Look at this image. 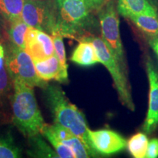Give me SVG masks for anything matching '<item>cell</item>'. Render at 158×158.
<instances>
[{"label":"cell","instance_id":"14","mask_svg":"<svg viewBox=\"0 0 158 158\" xmlns=\"http://www.w3.org/2000/svg\"><path fill=\"white\" fill-rule=\"evenodd\" d=\"M29 26L22 19L7 22L6 24V40L5 43H8L13 46L25 48V38Z\"/></svg>","mask_w":158,"mask_h":158},{"label":"cell","instance_id":"23","mask_svg":"<svg viewBox=\"0 0 158 158\" xmlns=\"http://www.w3.org/2000/svg\"><path fill=\"white\" fill-rule=\"evenodd\" d=\"M21 149L15 144L11 133H0V158L21 157Z\"/></svg>","mask_w":158,"mask_h":158},{"label":"cell","instance_id":"17","mask_svg":"<svg viewBox=\"0 0 158 158\" xmlns=\"http://www.w3.org/2000/svg\"><path fill=\"white\" fill-rule=\"evenodd\" d=\"M29 141V149L28 154L34 157H51L59 158L56 151L45 143L40 134L28 138Z\"/></svg>","mask_w":158,"mask_h":158},{"label":"cell","instance_id":"10","mask_svg":"<svg viewBox=\"0 0 158 158\" xmlns=\"http://www.w3.org/2000/svg\"><path fill=\"white\" fill-rule=\"evenodd\" d=\"M146 68L149 85V106L143 129L147 134H151L158 126V73L149 59L146 62Z\"/></svg>","mask_w":158,"mask_h":158},{"label":"cell","instance_id":"30","mask_svg":"<svg viewBox=\"0 0 158 158\" xmlns=\"http://www.w3.org/2000/svg\"><path fill=\"white\" fill-rule=\"evenodd\" d=\"M106 1H107V2H108V1H110V0H106Z\"/></svg>","mask_w":158,"mask_h":158},{"label":"cell","instance_id":"4","mask_svg":"<svg viewBox=\"0 0 158 158\" xmlns=\"http://www.w3.org/2000/svg\"><path fill=\"white\" fill-rule=\"evenodd\" d=\"M5 62L13 81H21L31 87H47L48 81H45L37 76L35 63L24 48L5 43Z\"/></svg>","mask_w":158,"mask_h":158},{"label":"cell","instance_id":"3","mask_svg":"<svg viewBox=\"0 0 158 158\" xmlns=\"http://www.w3.org/2000/svg\"><path fill=\"white\" fill-rule=\"evenodd\" d=\"M57 31L63 37L81 40L92 35V10L84 0H55Z\"/></svg>","mask_w":158,"mask_h":158},{"label":"cell","instance_id":"26","mask_svg":"<svg viewBox=\"0 0 158 158\" xmlns=\"http://www.w3.org/2000/svg\"><path fill=\"white\" fill-rule=\"evenodd\" d=\"M6 24L7 21L0 11V42H5L6 40Z\"/></svg>","mask_w":158,"mask_h":158},{"label":"cell","instance_id":"5","mask_svg":"<svg viewBox=\"0 0 158 158\" xmlns=\"http://www.w3.org/2000/svg\"><path fill=\"white\" fill-rule=\"evenodd\" d=\"M99 21L102 39L113 56L127 74L125 55L120 37L118 10L112 0L107 2L99 10Z\"/></svg>","mask_w":158,"mask_h":158},{"label":"cell","instance_id":"21","mask_svg":"<svg viewBox=\"0 0 158 158\" xmlns=\"http://www.w3.org/2000/svg\"><path fill=\"white\" fill-rule=\"evenodd\" d=\"M41 135L45 137L49 141L56 152L58 154L59 157L61 158H73L76 157L75 154L72 149L63 144L56 137L54 133H53L52 130L50 127V124H45L42 131H41Z\"/></svg>","mask_w":158,"mask_h":158},{"label":"cell","instance_id":"19","mask_svg":"<svg viewBox=\"0 0 158 158\" xmlns=\"http://www.w3.org/2000/svg\"><path fill=\"white\" fill-rule=\"evenodd\" d=\"M53 40H54L55 53L58 56L60 64V73L57 81L61 84H68V65L67 64L66 54H65V48L64 42H63V37L59 32H55L52 35Z\"/></svg>","mask_w":158,"mask_h":158},{"label":"cell","instance_id":"29","mask_svg":"<svg viewBox=\"0 0 158 158\" xmlns=\"http://www.w3.org/2000/svg\"><path fill=\"white\" fill-rule=\"evenodd\" d=\"M2 120V114H1V112H0V121H1Z\"/></svg>","mask_w":158,"mask_h":158},{"label":"cell","instance_id":"1","mask_svg":"<svg viewBox=\"0 0 158 158\" xmlns=\"http://www.w3.org/2000/svg\"><path fill=\"white\" fill-rule=\"evenodd\" d=\"M43 90L54 123L65 127L81 138L89 148L92 157L99 155L92 148L89 135V128L81 110L68 100L59 86L48 84Z\"/></svg>","mask_w":158,"mask_h":158},{"label":"cell","instance_id":"15","mask_svg":"<svg viewBox=\"0 0 158 158\" xmlns=\"http://www.w3.org/2000/svg\"><path fill=\"white\" fill-rule=\"evenodd\" d=\"M37 76L45 81L51 80L58 81L60 73V64L55 53L48 58L34 62Z\"/></svg>","mask_w":158,"mask_h":158},{"label":"cell","instance_id":"13","mask_svg":"<svg viewBox=\"0 0 158 158\" xmlns=\"http://www.w3.org/2000/svg\"><path fill=\"white\" fill-rule=\"evenodd\" d=\"M117 2L118 13L127 19L140 14H158L157 8L149 0H117Z\"/></svg>","mask_w":158,"mask_h":158},{"label":"cell","instance_id":"22","mask_svg":"<svg viewBox=\"0 0 158 158\" xmlns=\"http://www.w3.org/2000/svg\"><path fill=\"white\" fill-rule=\"evenodd\" d=\"M148 138L145 133H138L127 142V147L130 155L135 158H145L148 147Z\"/></svg>","mask_w":158,"mask_h":158},{"label":"cell","instance_id":"9","mask_svg":"<svg viewBox=\"0 0 158 158\" xmlns=\"http://www.w3.org/2000/svg\"><path fill=\"white\" fill-rule=\"evenodd\" d=\"M92 148L99 155H111L125 149L127 141L111 130H89Z\"/></svg>","mask_w":158,"mask_h":158},{"label":"cell","instance_id":"25","mask_svg":"<svg viewBox=\"0 0 158 158\" xmlns=\"http://www.w3.org/2000/svg\"><path fill=\"white\" fill-rule=\"evenodd\" d=\"M92 11L98 10L107 2L106 0H84Z\"/></svg>","mask_w":158,"mask_h":158},{"label":"cell","instance_id":"12","mask_svg":"<svg viewBox=\"0 0 158 158\" xmlns=\"http://www.w3.org/2000/svg\"><path fill=\"white\" fill-rule=\"evenodd\" d=\"M70 60L82 67H90L100 63L95 47L89 36L78 41V44L74 48L70 57Z\"/></svg>","mask_w":158,"mask_h":158},{"label":"cell","instance_id":"27","mask_svg":"<svg viewBox=\"0 0 158 158\" xmlns=\"http://www.w3.org/2000/svg\"><path fill=\"white\" fill-rule=\"evenodd\" d=\"M148 42L153 51H155V54L157 55L158 56V37H149V40Z\"/></svg>","mask_w":158,"mask_h":158},{"label":"cell","instance_id":"28","mask_svg":"<svg viewBox=\"0 0 158 158\" xmlns=\"http://www.w3.org/2000/svg\"><path fill=\"white\" fill-rule=\"evenodd\" d=\"M150 2H151L152 5L155 6V7H157V0H149Z\"/></svg>","mask_w":158,"mask_h":158},{"label":"cell","instance_id":"24","mask_svg":"<svg viewBox=\"0 0 158 158\" xmlns=\"http://www.w3.org/2000/svg\"><path fill=\"white\" fill-rule=\"evenodd\" d=\"M158 157V138H153L149 141L146 158Z\"/></svg>","mask_w":158,"mask_h":158},{"label":"cell","instance_id":"20","mask_svg":"<svg viewBox=\"0 0 158 158\" xmlns=\"http://www.w3.org/2000/svg\"><path fill=\"white\" fill-rule=\"evenodd\" d=\"M25 0H0V11L7 22L21 19Z\"/></svg>","mask_w":158,"mask_h":158},{"label":"cell","instance_id":"18","mask_svg":"<svg viewBox=\"0 0 158 158\" xmlns=\"http://www.w3.org/2000/svg\"><path fill=\"white\" fill-rule=\"evenodd\" d=\"M13 81L5 62V48L0 42V101L13 91Z\"/></svg>","mask_w":158,"mask_h":158},{"label":"cell","instance_id":"16","mask_svg":"<svg viewBox=\"0 0 158 158\" xmlns=\"http://www.w3.org/2000/svg\"><path fill=\"white\" fill-rule=\"evenodd\" d=\"M129 19L148 37H158V14H140Z\"/></svg>","mask_w":158,"mask_h":158},{"label":"cell","instance_id":"11","mask_svg":"<svg viewBox=\"0 0 158 158\" xmlns=\"http://www.w3.org/2000/svg\"><path fill=\"white\" fill-rule=\"evenodd\" d=\"M50 127L52 130L53 133L56 137L63 144L72 149L75 154L76 157L78 158H87L92 157L89 148L84 143L81 138L73 133L70 130L59 125L58 124L54 123L52 125L50 124Z\"/></svg>","mask_w":158,"mask_h":158},{"label":"cell","instance_id":"8","mask_svg":"<svg viewBox=\"0 0 158 158\" xmlns=\"http://www.w3.org/2000/svg\"><path fill=\"white\" fill-rule=\"evenodd\" d=\"M24 49L34 62L43 60L55 54L52 36L31 27H29L26 35Z\"/></svg>","mask_w":158,"mask_h":158},{"label":"cell","instance_id":"6","mask_svg":"<svg viewBox=\"0 0 158 158\" xmlns=\"http://www.w3.org/2000/svg\"><path fill=\"white\" fill-rule=\"evenodd\" d=\"M89 38L95 47L97 54L100 59V63L103 64L109 71L120 101L131 111H135V107L128 83L127 74L108 50L102 37L90 35Z\"/></svg>","mask_w":158,"mask_h":158},{"label":"cell","instance_id":"2","mask_svg":"<svg viewBox=\"0 0 158 158\" xmlns=\"http://www.w3.org/2000/svg\"><path fill=\"white\" fill-rule=\"evenodd\" d=\"M33 88L21 81L14 80L10 98L13 124L27 138L41 134L45 124Z\"/></svg>","mask_w":158,"mask_h":158},{"label":"cell","instance_id":"7","mask_svg":"<svg viewBox=\"0 0 158 158\" xmlns=\"http://www.w3.org/2000/svg\"><path fill=\"white\" fill-rule=\"evenodd\" d=\"M21 19L29 27L52 35L57 31L55 0H25Z\"/></svg>","mask_w":158,"mask_h":158}]
</instances>
